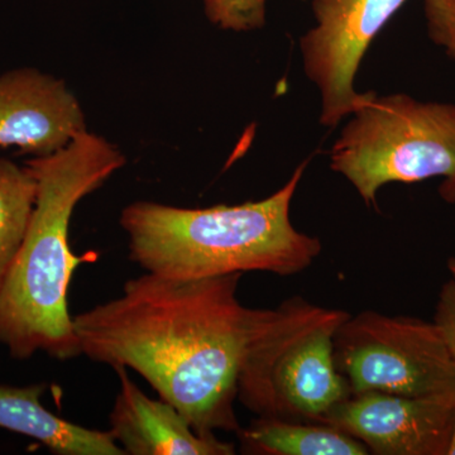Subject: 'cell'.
Returning a JSON list of instances; mask_svg holds the SVG:
<instances>
[{
  "instance_id": "cell-2",
  "label": "cell",
  "mask_w": 455,
  "mask_h": 455,
  "mask_svg": "<svg viewBox=\"0 0 455 455\" xmlns=\"http://www.w3.org/2000/svg\"><path fill=\"white\" fill-rule=\"evenodd\" d=\"M124 164L118 147L88 131L55 154L27 161L37 182L35 211L0 286V344L12 357L22 361L42 352L68 361L82 355L68 289L76 268L98 254L73 252L70 221L77 204Z\"/></svg>"
},
{
  "instance_id": "cell-9",
  "label": "cell",
  "mask_w": 455,
  "mask_h": 455,
  "mask_svg": "<svg viewBox=\"0 0 455 455\" xmlns=\"http://www.w3.org/2000/svg\"><path fill=\"white\" fill-rule=\"evenodd\" d=\"M86 131L82 104L62 80L23 68L0 75V147L55 154Z\"/></svg>"
},
{
  "instance_id": "cell-3",
  "label": "cell",
  "mask_w": 455,
  "mask_h": 455,
  "mask_svg": "<svg viewBox=\"0 0 455 455\" xmlns=\"http://www.w3.org/2000/svg\"><path fill=\"white\" fill-rule=\"evenodd\" d=\"M309 160L280 190L259 202L179 208L137 202L121 212L130 259L146 272L204 278L268 272L291 276L313 265L323 245L299 232L290 206Z\"/></svg>"
},
{
  "instance_id": "cell-6",
  "label": "cell",
  "mask_w": 455,
  "mask_h": 455,
  "mask_svg": "<svg viewBox=\"0 0 455 455\" xmlns=\"http://www.w3.org/2000/svg\"><path fill=\"white\" fill-rule=\"evenodd\" d=\"M338 371L352 394L455 397V359L434 322L362 311L334 339Z\"/></svg>"
},
{
  "instance_id": "cell-5",
  "label": "cell",
  "mask_w": 455,
  "mask_h": 455,
  "mask_svg": "<svg viewBox=\"0 0 455 455\" xmlns=\"http://www.w3.org/2000/svg\"><path fill=\"white\" fill-rule=\"evenodd\" d=\"M331 154V167L376 206L379 188L442 178L439 194L455 203V104L371 92L352 114Z\"/></svg>"
},
{
  "instance_id": "cell-12",
  "label": "cell",
  "mask_w": 455,
  "mask_h": 455,
  "mask_svg": "<svg viewBox=\"0 0 455 455\" xmlns=\"http://www.w3.org/2000/svg\"><path fill=\"white\" fill-rule=\"evenodd\" d=\"M244 449L268 455H367L366 445L338 427L310 421L259 418L238 431Z\"/></svg>"
},
{
  "instance_id": "cell-15",
  "label": "cell",
  "mask_w": 455,
  "mask_h": 455,
  "mask_svg": "<svg viewBox=\"0 0 455 455\" xmlns=\"http://www.w3.org/2000/svg\"><path fill=\"white\" fill-rule=\"evenodd\" d=\"M433 322L444 338L455 359V281L453 278L440 290Z\"/></svg>"
},
{
  "instance_id": "cell-4",
  "label": "cell",
  "mask_w": 455,
  "mask_h": 455,
  "mask_svg": "<svg viewBox=\"0 0 455 455\" xmlns=\"http://www.w3.org/2000/svg\"><path fill=\"white\" fill-rule=\"evenodd\" d=\"M348 316L300 298L283 302L248 352L239 403L259 418L323 423L352 395L334 358L335 334Z\"/></svg>"
},
{
  "instance_id": "cell-1",
  "label": "cell",
  "mask_w": 455,
  "mask_h": 455,
  "mask_svg": "<svg viewBox=\"0 0 455 455\" xmlns=\"http://www.w3.org/2000/svg\"><path fill=\"white\" fill-rule=\"evenodd\" d=\"M241 277L131 278L121 296L74 316L80 352L139 373L200 435L238 433L239 376L274 313L239 301Z\"/></svg>"
},
{
  "instance_id": "cell-7",
  "label": "cell",
  "mask_w": 455,
  "mask_h": 455,
  "mask_svg": "<svg viewBox=\"0 0 455 455\" xmlns=\"http://www.w3.org/2000/svg\"><path fill=\"white\" fill-rule=\"evenodd\" d=\"M407 0H313L316 26L302 36L304 70L319 89L320 123L337 127L371 92L355 89L371 44Z\"/></svg>"
},
{
  "instance_id": "cell-13",
  "label": "cell",
  "mask_w": 455,
  "mask_h": 455,
  "mask_svg": "<svg viewBox=\"0 0 455 455\" xmlns=\"http://www.w3.org/2000/svg\"><path fill=\"white\" fill-rule=\"evenodd\" d=\"M37 197L28 167L0 158V286L25 241Z\"/></svg>"
},
{
  "instance_id": "cell-14",
  "label": "cell",
  "mask_w": 455,
  "mask_h": 455,
  "mask_svg": "<svg viewBox=\"0 0 455 455\" xmlns=\"http://www.w3.org/2000/svg\"><path fill=\"white\" fill-rule=\"evenodd\" d=\"M430 40L455 60V0H424Z\"/></svg>"
},
{
  "instance_id": "cell-11",
  "label": "cell",
  "mask_w": 455,
  "mask_h": 455,
  "mask_svg": "<svg viewBox=\"0 0 455 455\" xmlns=\"http://www.w3.org/2000/svg\"><path fill=\"white\" fill-rule=\"evenodd\" d=\"M44 385H0V429L37 440L59 455H125L109 431L88 429L42 403Z\"/></svg>"
},
{
  "instance_id": "cell-10",
  "label": "cell",
  "mask_w": 455,
  "mask_h": 455,
  "mask_svg": "<svg viewBox=\"0 0 455 455\" xmlns=\"http://www.w3.org/2000/svg\"><path fill=\"white\" fill-rule=\"evenodd\" d=\"M114 371L121 386L108 431L125 455L235 454V445L218 436L200 435L167 401L147 396L132 381L127 368Z\"/></svg>"
},
{
  "instance_id": "cell-16",
  "label": "cell",
  "mask_w": 455,
  "mask_h": 455,
  "mask_svg": "<svg viewBox=\"0 0 455 455\" xmlns=\"http://www.w3.org/2000/svg\"><path fill=\"white\" fill-rule=\"evenodd\" d=\"M448 455H455V418L453 425V433H451V445H449Z\"/></svg>"
},
{
  "instance_id": "cell-17",
  "label": "cell",
  "mask_w": 455,
  "mask_h": 455,
  "mask_svg": "<svg viewBox=\"0 0 455 455\" xmlns=\"http://www.w3.org/2000/svg\"><path fill=\"white\" fill-rule=\"evenodd\" d=\"M448 268L449 271H451V277H453V280L455 281V257H453V259H449Z\"/></svg>"
},
{
  "instance_id": "cell-8",
  "label": "cell",
  "mask_w": 455,
  "mask_h": 455,
  "mask_svg": "<svg viewBox=\"0 0 455 455\" xmlns=\"http://www.w3.org/2000/svg\"><path fill=\"white\" fill-rule=\"evenodd\" d=\"M455 397L352 394L325 416L331 425L379 455H448Z\"/></svg>"
}]
</instances>
